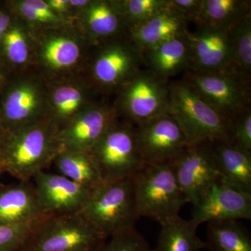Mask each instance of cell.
<instances>
[{
  "mask_svg": "<svg viewBox=\"0 0 251 251\" xmlns=\"http://www.w3.org/2000/svg\"><path fill=\"white\" fill-rule=\"evenodd\" d=\"M61 151L58 128L46 119L6 133L0 166L4 173L27 182L49 168Z\"/></svg>",
  "mask_w": 251,
  "mask_h": 251,
  "instance_id": "1",
  "label": "cell"
},
{
  "mask_svg": "<svg viewBox=\"0 0 251 251\" xmlns=\"http://www.w3.org/2000/svg\"><path fill=\"white\" fill-rule=\"evenodd\" d=\"M80 213L105 239L134 228L140 216L133 176L103 181L91 191Z\"/></svg>",
  "mask_w": 251,
  "mask_h": 251,
  "instance_id": "2",
  "label": "cell"
},
{
  "mask_svg": "<svg viewBox=\"0 0 251 251\" xmlns=\"http://www.w3.org/2000/svg\"><path fill=\"white\" fill-rule=\"evenodd\" d=\"M168 112L184 132L188 145L231 139L230 122L216 112L184 81L170 82Z\"/></svg>",
  "mask_w": 251,
  "mask_h": 251,
  "instance_id": "3",
  "label": "cell"
},
{
  "mask_svg": "<svg viewBox=\"0 0 251 251\" xmlns=\"http://www.w3.org/2000/svg\"><path fill=\"white\" fill-rule=\"evenodd\" d=\"M133 183L140 217L151 218L161 224L179 216L187 203L169 162L145 164L133 176Z\"/></svg>",
  "mask_w": 251,
  "mask_h": 251,
  "instance_id": "4",
  "label": "cell"
},
{
  "mask_svg": "<svg viewBox=\"0 0 251 251\" xmlns=\"http://www.w3.org/2000/svg\"><path fill=\"white\" fill-rule=\"evenodd\" d=\"M107 239L80 212L46 216L23 251H98Z\"/></svg>",
  "mask_w": 251,
  "mask_h": 251,
  "instance_id": "5",
  "label": "cell"
},
{
  "mask_svg": "<svg viewBox=\"0 0 251 251\" xmlns=\"http://www.w3.org/2000/svg\"><path fill=\"white\" fill-rule=\"evenodd\" d=\"M181 80L231 122L251 107V80L235 72H186Z\"/></svg>",
  "mask_w": 251,
  "mask_h": 251,
  "instance_id": "6",
  "label": "cell"
},
{
  "mask_svg": "<svg viewBox=\"0 0 251 251\" xmlns=\"http://www.w3.org/2000/svg\"><path fill=\"white\" fill-rule=\"evenodd\" d=\"M103 181L133 177L145 166L131 122L117 120L90 151Z\"/></svg>",
  "mask_w": 251,
  "mask_h": 251,
  "instance_id": "7",
  "label": "cell"
},
{
  "mask_svg": "<svg viewBox=\"0 0 251 251\" xmlns=\"http://www.w3.org/2000/svg\"><path fill=\"white\" fill-rule=\"evenodd\" d=\"M0 101V126L6 133L22 129L47 119L48 93L39 79L8 80Z\"/></svg>",
  "mask_w": 251,
  "mask_h": 251,
  "instance_id": "8",
  "label": "cell"
},
{
  "mask_svg": "<svg viewBox=\"0 0 251 251\" xmlns=\"http://www.w3.org/2000/svg\"><path fill=\"white\" fill-rule=\"evenodd\" d=\"M91 73L94 85L103 92L121 89L126 82L144 68L141 51L128 36L96 44Z\"/></svg>",
  "mask_w": 251,
  "mask_h": 251,
  "instance_id": "9",
  "label": "cell"
},
{
  "mask_svg": "<svg viewBox=\"0 0 251 251\" xmlns=\"http://www.w3.org/2000/svg\"><path fill=\"white\" fill-rule=\"evenodd\" d=\"M169 84L143 68L118 91L117 112L135 126L168 113Z\"/></svg>",
  "mask_w": 251,
  "mask_h": 251,
  "instance_id": "10",
  "label": "cell"
},
{
  "mask_svg": "<svg viewBox=\"0 0 251 251\" xmlns=\"http://www.w3.org/2000/svg\"><path fill=\"white\" fill-rule=\"evenodd\" d=\"M169 163L187 203L193 206L206 196L220 178L209 141L188 145Z\"/></svg>",
  "mask_w": 251,
  "mask_h": 251,
  "instance_id": "11",
  "label": "cell"
},
{
  "mask_svg": "<svg viewBox=\"0 0 251 251\" xmlns=\"http://www.w3.org/2000/svg\"><path fill=\"white\" fill-rule=\"evenodd\" d=\"M135 128L138 148L145 164L171 161L189 145L184 132L169 112Z\"/></svg>",
  "mask_w": 251,
  "mask_h": 251,
  "instance_id": "12",
  "label": "cell"
},
{
  "mask_svg": "<svg viewBox=\"0 0 251 251\" xmlns=\"http://www.w3.org/2000/svg\"><path fill=\"white\" fill-rule=\"evenodd\" d=\"M190 64L188 72H234L228 29L197 25L188 31Z\"/></svg>",
  "mask_w": 251,
  "mask_h": 251,
  "instance_id": "13",
  "label": "cell"
},
{
  "mask_svg": "<svg viewBox=\"0 0 251 251\" xmlns=\"http://www.w3.org/2000/svg\"><path fill=\"white\" fill-rule=\"evenodd\" d=\"M118 115L115 108L91 104L58 130L62 151H90Z\"/></svg>",
  "mask_w": 251,
  "mask_h": 251,
  "instance_id": "14",
  "label": "cell"
},
{
  "mask_svg": "<svg viewBox=\"0 0 251 251\" xmlns=\"http://www.w3.org/2000/svg\"><path fill=\"white\" fill-rule=\"evenodd\" d=\"M31 181L46 215L80 212L91 192L59 173L41 171Z\"/></svg>",
  "mask_w": 251,
  "mask_h": 251,
  "instance_id": "15",
  "label": "cell"
},
{
  "mask_svg": "<svg viewBox=\"0 0 251 251\" xmlns=\"http://www.w3.org/2000/svg\"><path fill=\"white\" fill-rule=\"evenodd\" d=\"M192 219L198 225L212 221L251 219V193L223 181L213 185L193 206Z\"/></svg>",
  "mask_w": 251,
  "mask_h": 251,
  "instance_id": "16",
  "label": "cell"
},
{
  "mask_svg": "<svg viewBox=\"0 0 251 251\" xmlns=\"http://www.w3.org/2000/svg\"><path fill=\"white\" fill-rule=\"evenodd\" d=\"M188 21L168 5L148 21L130 28L128 36L141 52L188 32Z\"/></svg>",
  "mask_w": 251,
  "mask_h": 251,
  "instance_id": "17",
  "label": "cell"
},
{
  "mask_svg": "<svg viewBox=\"0 0 251 251\" xmlns=\"http://www.w3.org/2000/svg\"><path fill=\"white\" fill-rule=\"evenodd\" d=\"M46 216L29 181L0 190V225L31 224Z\"/></svg>",
  "mask_w": 251,
  "mask_h": 251,
  "instance_id": "18",
  "label": "cell"
},
{
  "mask_svg": "<svg viewBox=\"0 0 251 251\" xmlns=\"http://www.w3.org/2000/svg\"><path fill=\"white\" fill-rule=\"evenodd\" d=\"M187 34L142 52L145 69L168 82L178 74L188 72L190 49Z\"/></svg>",
  "mask_w": 251,
  "mask_h": 251,
  "instance_id": "19",
  "label": "cell"
},
{
  "mask_svg": "<svg viewBox=\"0 0 251 251\" xmlns=\"http://www.w3.org/2000/svg\"><path fill=\"white\" fill-rule=\"evenodd\" d=\"M83 19L86 31L95 45L128 36V27L120 1H91L83 9Z\"/></svg>",
  "mask_w": 251,
  "mask_h": 251,
  "instance_id": "20",
  "label": "cell"
},
{
  "mask_svg": "<svg viewBox=\"0 0 251 251\" xmlns=\"http://www.w3.org/2000/svg\"><path fill=\"white\" fill-rule=\"evenodd\" d=\"M223 181L251 193V153L231 139L209 141Z\"/></svg>",
  "mask_w": 251,
  "mask_h": 251,
  "instance_id": "21",
  "label": "cell"
},
{
  "mask_svg": "<svg viewBox=\"0 0 251 251\" xmlns=\"http://www.w3.org/2000/svg\"><path fill=\"white\" fill-rule=\"evenodd\" d=\"M38 53L41 64L45 69L62 73L80 62L83 55V44L74 34L54 32L44 38Z\"/></svg>",
  "mask_w": 251,
  "mask_h": 251,
  "instance_id": "22",
  "label": "cell"
},
{
  "mask_svg": "<svg viewBox=\"0 0 251 251\" xmlns=\"http://www.w3.org/2000/svg\"><path fill=\"white\" fill-rule=\"evenodd\" d=\"M85 86L62 84L48 94L47 119L58 130L92 104Z\"/></svg>",
  "mask_w": 251,
  "mask_h": 251,
  "instance_id": "23",
  "label": "cell"
},
{
  "mask_svg": "<svg viewBox=\"0 0 251 251\" xmlns=\"http://www.w3.org/2000/svg\"><path fill=\"white\" fill-rule=\"evenodd\" d=\"M156 249L153 251H201L206 249V243L198 237L199 225L193 219L179 216L160 224Z\"/></svg>",
  "mask_w": 251,
  "mask_h": 251,
  "instance_id": "24",
  "label": "cell"
},
{
  "mask_svg": "<svg viewBox=\"0 0 251 251\" xmlns=\"http://www.w3.org/2000/svg\"><path fill=\"white\" fill-rule=\"evenodd\" d=\"M59 174L92 191L103 182L90 151H62L53 162Z\"/></svg>",
  "mask_w": 251,
  "mask_h": 251,
  "instance_id": "25",
  "label": "cell"
},
{
  "mask_svg": "<svg viewBox=\"0 0 251 251\" xmlns=\"http://www.w3.org/2000/svg\"><path fill=\"white\" fill-rule=\"evenodd\" d=\"M250 15L251 0H202L195 23L229 29Z\"/></svg>",
  "mask_w": 251,
  "mask_h": 251,
  "instance_id": "26",
  "label": "cell"
},
{
  "mask_svg": "<svg viewBox=\"0 0 251 251\" xmlns=\"http://www.w3.org/2000/svg\"><path fill=\"white\" fill-rule=\"evenodd\" d=\"M206 247L211 251H251L249 231L237 220L208 223Z\"/></svg>",
  "mask_w": 251,
  "mask_h": 251,
  "instance_id": "27",
  "label": "cell"
},
{
  "mask_svg": "<svg viewBox=\"0 0 251 251\" xmlns=\"http://www.w3.org/2000/svg\"><path fill=\"white\" fill-rule=\"evenodd\" d=\"M234 71L251 80V15L228 29Z\"/></svg>",
  "mask_w": 251,
  "mask_h": 251,
  "instance_id": "28",
  "label": "cell"
},
{
  "mask_svg": "<svg viewBox=\"0 0 251 251\" xmlns=\"http://www.w3.org/2000/svg\"><path fill=\"white\" fill-rule=\"evenodd\" d=\"M30 48L27 34L21 23L14 19L0 41V62L5 66L20 67L28 62Z\"/></svg>",
  "mask_w": 251,
  "mask_h": 251,
  "instance_id": "29",
  "label": "cell"
},
{
  "mask_svg": "<svg viewBox=\"0 0 251 251\" xmlns=\"http://www.w3.org/2000/svg\"><path fill=\"white\" fill-rule=\"evenodd\" d=\"M120 4L129 29L167 7L168 0H123Z\"/></svg>",
  "mask_w": 251,
  "mask_h": 251,
  "instance_id": "30",
  "label": "cell"
},
{
  "mask_svg": "<svg viewBox=\"0 0 251 251\" xmlns=\"http://www.w3.org/2000/svg\"><path fill=\"white\" fill-rule=\"evenodd\" d=\"M38 222L27 224L0 225V251L24 250L31 231Z\"/></svg>",
  "mask_w": 251,
  "mask_h": 251,
  "instance_id": "31",
  "label": "cell"
},
{
  "mask_svg": "<svg viewBox=\"0 0 251 251\" xmlns=\"http://www.w3.org/2000/svg\"><path fill=\"white\" fill-rule=\"evenodd\" d=\"M98 251H153L146 239L132 228L109 237Z\"/></svg>",
  "mask_w": 251,
  "mask_h": 251,
  "instance_id": "32",
  "label": "cell"
},
{
  "mask_svg": "<svg viewBox=\"0 0 251 251\" xmlns=\"http://www.w3.org/2000/svg\"><path fill=\"white\" fill-rule=\"evenodd\" d=\"M231 140L242 150L251 153V107L230 122Z\"/></svg>",
  "mask_w": 251,
  "mask_h": 251,
  "instance_id": "33",
  "label": "cell"
},
{
  "mask_svg": "<svg viewBox=\"0 0 251 251\" xmlns=\"http://www.w3.org/2000/svg\"><path fill=\"white\" fill-rule=\"evenodd\" d=\"M202 0H168V4L182 15L189 22L196 23L200 11Z\"/></svg>",
  "mask_w": 251,
  "mask_h": 251,
  "instance_id": "34",
  "label": "cell"
},
{
  "mask_svg": "<svg viewBox=\"0 0 251 251\" xmlns=\"http://www.w3.org/2000/svg\"><path fill=\"white\" fill-rule=\"evenodd\" d=\"M26 1L44 19L46 24H57L60 22L58 14L50 7L47 1L42 0H26Z\"/></svg>",
  "mask_w": 251,
  "mask_h": 251,
  "instance_id": "35",
  "label": "cell"
},
{
  "mask_svg": "<svg viewBox=\"0 0 251 251\" xmlns=\"http://www.w3.org/2000/svg\"><path fill=\"white\" fill-rule=\"evenodd\" d=\"M14 19L11 11L0 8V41L2 39Z\"/></svg>",
  "mask_w": 251,
  "mask_h": 251,
  "instance_id": "36",
  "label": "cell"
},
{
  "mask_svg": "<svg viewBox=\"0 0 251 251\" xmlns=\"http://www.w3.org/2000/svg\"><path fill=\"white\" fill-rule=\"evenodd\" d=\"M47 3L57 14L67 11L69 6V0H50Z\"/></svg>",
  "mask_w": 251,
  "mask_h": 251,
  "instance_id": "37",
  "label": "cell"
},
{
  "mask_svg": "<svg viewBox=\"0 0 251 251\" xmlns=\"http://www.w3.org/2000/svg\"><path fill=\"white\" fill-rule=\"evenodd\" d=\"M7 74H6V66L2 62H0V92L8 82Z\"/></svg>",
  "mask_w": 251,
  "mask_h": 251,
  "instance_id": "38",
  "label": "cell"
},
{
  "mask_svg": "<svg viewBox=\"0 0 251 251\" xmlns=\"http://www.w3.org/2000/svg\"><path fill=\"white\" fill-rule=\"evenodd\" d=\"M90 1H88V0H71V1H69V5L84 9L88 6Z\"/></svg>",
  "mask_w": 251,
  "mask_h": 251,
  "instance_id": "39",
  "label": "cell"
},
{
  "mask_svg": "<svg viewBox=\"0 0 251 251\" xmlns=\"http://www.w3.org/2000/svg\"><path fill=\"white\" fill-rule=\"evenodd\" d=\"M6 133H4L2 130L0 129V163H1V157H2L3 150H4V146L5 139H6Z\"/></svg>",
  "mask_w": 251,
  "mask_h": 251,
  "instance_id": "40",
  "label": "cell"
},
{
  "mask_svg": "<svg viewBox=\"0 0 251 251\" xmlns=\"http://www.w3.org/2000/svg\"><path fill=\"white\" fill-rule=\"evenodd\" d=\"M3 173H4V172H3L2 169H1V166H0V175L2 174Z\"/></svg>",
  "mask_w": 251,
  "mask_h": 251,
  "instance_id": "41",
  "label": "cell"
},
{
  "mask_svg": "<svg viewBox=\"0 0 251 251\" xmlns=\"http://www.w3.org/2000/svg\"><path fill=\"white\" fill-rule=\"evenodd\" d=\"M0 129L2 130V129H1V126H0ZM3 131H4V130H3ZM4 133H5V132H4Z\"/></svg>",
  "mask_w": 251,
  "mask_h": 251,
  "instance_id": "42",
  "label": "cell"
}]
</instances>
